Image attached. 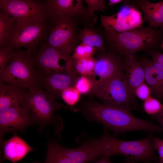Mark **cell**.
Returning <instances> with one entry per match:
<instances>
[{"mask_svg":"<svg viewBox=\"0 0 163 163\" xmlns=\"http://www.w3.org/2000/svg\"><path fill=\"white\" fill-rule=\"evenodd\" d=\"M107 50L99 52L96 59L94 73L90 77L94 85L93 91L102 81L115 75L123 73L122 57L113 50Z\"/></svg>","mask_w":163,"mask_h":163,"instance_id":"cell-15","label":"cell"},{"mask_svg":"<svg viewBox=\"0 0 163 163\" xmlns=\"http://www.w3.org/2000/svg\"><path fill=\"white\" fill-rule=\"evenodd\" d=\"M79 23L75 18H66L49 24L46 42L66 56H71L75 48L80 43L78 38Z\"/></svg>","mask_w":163,"mask_h":163,"instance_id":"cell-8","label":"cell"},{"mask_svg":"<svg viewBox=\"0 0 163 163\" xmlns=\"http://www.w3.org/2000/svg\"><path fill=\"white\" fill-rule=\"evenodd\" d=\"M136 162L135 161L132 160L127 158L125 161L123 163H136Z\"/></svg>","mask_w":163,"mask_h":163,"instance_id":"cell-38","label":"cell"},{"mask_svg":"<svg viewBox=\"0 0 163 163\" xmlns=\"http://www.w3.org/2000/svg\"><path fill=\"white\" fill-rule=\"evenodd\" d=\"M105 139V156L120 155L136 162L149 163L156 157L152 133L139 140L125 141L111 135L105 128L103 132Z\"/></svg>","mask_w":163,"mask_h":163,"instance_id":"cell-5","label":"cell"},{"mask_svg":"<svg viewBox=\"0 0 163 163\" xmlns=\"http://www.w3.org/2000/svg\"><path fill=\"white\" fill-rule=\"evenodd\" d=\"M97 51L95 48L81 43L75 48L71 57L77 60L93 57Z\"/></svg>","mask_w":163,"mask_h":163,"instance_id":"cell-25","label":"cell"},{"mask_svg":"<svg viewBox=\"0 0 163 163\" xmlns=\"http://www.w3.org/2000/svg\"><path fill=\"white\" fill-rule=\"evenodd\" d=\"M152 117L159 123L163 129V117H158L154 115L152 116Z\"/></svg>","mask_w":163,"mask_h":163,"instance_id":"cell-36","label":"cell"},{"mask_svg":"<svg viewBox=\"0 0 163 163\" xmlns=\"http://www.w3.org/2000/svg\"><path fill=\"white\" fill-rule=\"evenodd\" d=\"M107 50H113L122 57L136 55L159 46L163 39V31L143 27L121 33H107L104 31Z\"/></svg>","mask_w":163,"mask_h":163,"instance_id":"cell-2","label":"cell"},{"mask_svg":"<svg viewBox=\"0 0 163 163\" xmlns=\"http://www.w3.org/2000/svg\"><path fill=\"white\" fill-rule=\"evenodd\" d=\"M154 116L158 117H163V111L157 114L154 115Z\"/></svg>","mask_w":163,"mask_h":163,"instance_id":"cell-39","label":"cell"},{"mask_svg":"<svg viewBox=\"0 0 163 163\" xmlns=\"http://www.w3.org/2000/svg\"><path fill=\"white\" fill-rule=\"evenodd\" d=\"M14 49L13 59L0 75V82L28 89L39 87L32 53L28 50Z\"/></svg>","mask_w":163,"mask_h":163,"instance_id":"cell-4","label":"cell"},{"mask_svg":"<svg viewBox=\"0 0 163 163\" xmlns=\"http://www.w3.org/2000/svg\"><path fill=\"white\" fill-rule=\"evenodd\" d=\"M35 67L39 76L51 73L65 72L67 62L69 57L59 50L49 45L44 40L38 50L32 53Z\"/></svg>","mask_w":163,"mask_h":163,"instance_id":"cell-12","label":"cell"},{"mask_svg":"<svg viewBox=\"0 0 163 163\" xmlns=\"http://www.w3.org/2000/svg\"><path fill=\"white\" fill-rule=\"evenodd\" d=\"M152 141L154 147L159 155V163H163V139L153 137Z\"/></svg>","mask_w":163,"mask_h":163,"instance_id":"cell-33","label":"cell"},{"mask_svg":"<svg viewBox=\"0 0 163 163\" xmlns=\"http://www.w3.org/2000/svg\"><path fill=\"white\" fill-rule=\"evenodd\" d=\"M110 157L107 156H102L94 163H112Z\"/></svg>","mask_w":163,"mask_h":163,"instance_id":"cell-35","label":"cell"},{"mask_svg":"<svg viewBox=\"0 0 163 163\" xmlns=\"http://www.w3.org/2000/svg\"><path fill=\"white\" fill-rule=\"evenodd\" d=\"M104 31L107 33H121L142 27L144 23L141 12L134 5L126 4L118 12L106 16L100 14Z\"/></svg>","mask_w":163,"mask_h":163,"instance_id":"cell-10","label":"cell"},{"mask_svg":"<svg viewBox=\"0 0 163 163\" xmlns=\"http://www.w3.org/2000/svg\"><path fill=\"white\" fill-rule=\"evenodd\" d=\"M15 49L9 46L0 48V75L13 59Z\"/></svg>","mask_w":163,"mask_h":163,"instance_id":"cell-27","label":"cell"},{"mask_svg":"<svg viewBox=\"0 0 163 163\" xmlns=\"http://www.w3.org/2000/svg\"><path fill=\"white\" fill-rule=\"evenodd\" d=\"M21 104L31 115L35 124L38 125L40 133L48 126H52L56 132L61 130L56 122L55 113L62 105L40 87L28 89Z\"/></svg>","mask_w":163,"mask_h":163,"instance_id":"cell-3","label":"cell"},{"mask_svg":"<svg viewBox=\"0 0 163 163\" xmlns=\"http://www.w3.org/2000/svg\"><path fill=\"white\" fill-rule=\"evenodd\" d=\"M122 60L124 79L130 91L135 97V89L145 82L143 69L136 55L123 57Z\"/></svg>","mask_w":163,"mask_h":163,"instance_id":"cell-18","label":"cell"},{"mask_svg":"<svg viewBox=\"0 0 163 163\" xmlns=\"http://www.w3.org/2000/svg\"><path fill=\"white\" fill-rule=\"evenodd\" d=\"M123 73L115 75L98 84L93 92L103 103L136 108L135 97L124 80Z\"/></svg>","mask_w":163,"mask_h":163,"instance_id":"cell-7","label":"cell"},{"mask_svg":"<svg viewBox=\"0 0 163 163\" xmlns=\"http://www.w3.org/2000/svg\"><path fill=\"white\" fill-rule=\"evenodd\" d=\"M75 76L64 72H56L39 76L40 86L54 99L60 97L62 92L72 86Z\"/></svg>","mask_w":163,"mask_h":163,"instance_id":"cell-17","label":"cell"},{"mask_svg":"<svg viewBox=\"0 0 163 163\" xmlns=\"http://www.w3.org/2000/svg\"><path fill=\"white\" fill-rule=\"evenodd\" d=\"M45 4L49 23L66 18H75L83 25L96 21L97 17L89 14L82 0H47Z\"/></svg>","mask_w":163,"mask_h":163,"instance_id":"cell-9","label":"cell"},{"mask_svg":"<svg viewBox=\"0 0 163 163\" xmlns=\"http://www.w3.org/2000/svg\"><path fill=\"white\" fill-rule=\"evenodd\" d=\"M94 25H83L78 31V38L80 42L94 47L99 52L104 51L106 45L104 31L96 28Z\"/></svg>","mask_w":163,"mask_h":163,"instance_id":"cell-22","label":"cell"},{"mask_svg":"<svg viewBox=\"0 0 163 163\" xmlns=\"http://www.w3.org/2000/svg\"><path fill=\"white\" fill-rule=\"evenodd\" d=\"M27 91L24 88L0 82V110L20 106Z\"/></svg>","mask_w":163,"mask_h":163,"instance_id":"cell-21","label":"cell"},{"mask_svg":"<svg viewBox=\"0 0 163 163\" xmlns=\"http://www.w3.org/2000/svg\"><path fill=\"white\" fill-rule=\"evenodd\" d=\"M0 142L3 150L2 160H8L13 163L20 161L34 150L16 134L6 141Z\"/></svg>","mask_w":163,"mask_h":163,"instance_id":"cell-19","label":"cell"},{"mask_svg":"<svg viewBox=\"0 0 163 163\" xmlns=\"http://www.w3.org/2000/svg\"><path fill=\"white\" fill-rule=\"evenodd\" d=\"M15 20L4 11H0V48L8 46Z\"/></svg>","mask_w":163,"mask_h":163,"instance_id":"cell-23","label":"cell"},{"mask_svg":"<svg viewBox=\"0 0 163 163\" xmlns=\"http://www.w3.org/2000/svg\"><path fill=\"white\" fill-rule=\"evenodd\" d=\"M50 26L47 21H16L8 46L14 49L24 47L33 53L46 40Z\"/></svg>","mask_w":163,"mask_h":163,"instance_id":"cell-6","label":"cell"},{"mask_svg":"<svg viewBox=\"0 0 163 163\" xmlns=\"http://www.w3.org/2000/svg\"><path fill=\"white\" fill-rule=\"evenodd\" d=\"M161 47L162 48V49L163 50V40L162 41V42L161 44Z\"/></svg>","mask_w":163,"mask_h":163,"instance_id":"cell-40","label":"cell"},{"mask_svg":"<svg viewBox=\"0 0 163 163\" xmlns=\"http://www.w3.org/2000/svg\"><path fill=\"white\" fill-rule=\"evenodd\" d=\"M87 5V10L89 14L93 16H95L94 12L101 11H105L107 8L106 1L104 0H85Z\"/></svg>","mask_w":163,"mask_h":163,"instance_id":"cell-31","label":"cell"},{"mask_svg":"<svg viewBox=\"0 0 163 163\" xmlns=\"http://www.w3.org/2000/svg\"><path fill=\"white\" fill-rule=\"evenodd\" d=\"M143 107L147 114L152 116L163 111V105L152 95L144 101Z\"/></svg>","mask_w":163,"mask_h":163,"instance_id":"cell-26","label":"cell"},{"mask_svg":"<svg viewBox=\"0 0 163 163\" xmlns=\"http://www.w3.org/2000/svg\"><path fill=\"white\" fill-rule=\"evenodd\" d=\"M0 8L16 21H47L45 2L31 0H0Z\"/></svg>","mask_w":163,"mask_h":163,"instance_id":"cell-11","label":"cell"},{"mask_svg":"<svg viewBox=\"0 0 163 163\" xmlns=\"http://www.w3.org/2000/svg\"><path fill=\"white\" fill-rule=\"evenodd\" d=\"M73 59L77 73L88 77L92 76L96 62V59L93 57L78 60Z\"/></svg>","mask_w":163,"mask_h":163,"instance_id":"cell-24","label":"cell"},{"mask_svg":"<svg viewBox=\"0 0 163 163\" xmlns=\"http://www.w3.org/2000/svg\"><path fill=\"white\" fill-rule=\"evenodd\" d=\"M152 57V60L163 67V53L155 50H150L146 51Z\"/></svg>","mask_w":163,"mask_h":163,"instance_id":"cell-34","label":"cell"},{"mask_svg":"<svg viewBox=\"0 0 163 163\" xmlns=\"http://www.w3.org/2000/svg\"><path fill=\"white\" fill-rule=\"evenodd\" d=\"M134 95L144 101L152 95L150 88L145 82L136 88L134 91Z\"/></svg>","mask_w":163,"mask_h":163,"instance_id":"cell-32","label":"cell"},{"mask_svg":"<svg viewBox=\"0 0 163 163\" xmlns=\"http://www.w3.org/2000/svg\"><path fill=\"white\" fill-rule=\"evenodd\" d=\"M0 163H2V161H0Z\"/></svg>","mask_w":163,"mask_h":163,"instance_id":"cell-41","label":"cell"},{"mask_svg":"<svg viewBox=\"0 0 163 163\" xmlns=\"http://www.w3.org/2000/svg\"><path fill=\"white\" fill-rule=\"evenodd\" d=\"M47 143L73 163H88L104 156L103 142L101 136L84 142L75 148L63 147L52 140H50Z\"/></svg>","mask_w":163,"mask_h":163,"instance_id":"cell-13","label":"cell"},{"mask_svg":"<svg viewBox=\"0 0 163 163\" xmlns=\"http://www.w3.org/2000/svg\"><path fill=\"white\" fill-rule=\"evenodd\" d=\"M122 1V0H109L108 5L110 6H112Z\"/></svg>","mask_w":163,"mask_h":163,"instance_id":"cell-37","label":"cell"},{"mask_svg":"<svg viewBox=\"0 0 163 163\" xmlns=\"http://www.w3.org/2000/svg\"><path fill=\"white\" fill-rule=\"evenodd\" d=\"M134 2L144 13V22L147 21L149 27H159L163 31V1L152 3L147 0H138Z\"/></svg>","mask_w":163,"mask_h":163,"instance_id":"cell-20","label":"cell"},{"mask_svg":"<svg viewBox=\"0 0 163 163\" xmlns=\"http://www.w3.org/2000/svg\"><path fill=\"white\" fill-rule=\"evenodd\" d=\"M47 151L44 163H73L47 144Z\"/></svg>","mask_w":163,"mask_h":163,"instance_id":"cell-30","label":"cell"},{"mask_svg":"<svg viewBox=\"0 0 163 163\" xmlns=\"http://www.w3.org/2000/svg\"><path fill=\"white\" fill-rule=\"evenodd\" d=\"M85 111L92 120L102 124L111 130L114 136L133 131L163 132L161 126L147 120L138 118L129 108L105 103H94L87 104Z\"/></svg>","mask_w":163,"mask_h":163,"instance_id":"cell-1","label":"cell"},{"mask_svg":"<svg viewBox=\"0 0 163 163\" xmlns=\"http://www.w3.org/2000/svg\"><path fill=\"white\" fill-rule=\"evenodd\" d=\"M35 124L29 113L23 107L18 106L0 110V138L6 133L24 132L31 125Z\"/></svg>","mask_w":163,"mask_h":163,"instance_id":"cell-14","label":"cell"},{"mask_svg":"<svg viewBox=\"0 0 163 163\" xmlns=\"http://www.w3.org/2000/svg\"><path fill=\"white\" fill-rule=\"evenodd\" d=\"M74 87L80 94H86L93 91L94 85L90 77L81 76L76 79Z\"/></svg>","mask_w":163,"mask_h":163,"instance_id":"cell-28","label":"cell"},{"mask_svg":"<svg viewBox=\"0 0 163 163\" xmlns=\"http://www.w3.org/2000/svg\"><path fill=\"white\" fill-rule=\"evenodd\" d=\"M137 60L143 69L145 81L152 96L159 101L163 99V67L145 57Z\"/></svg>","mask_w":163,"mask_h":163,"instance_id":"cell-16","label":"cell"},{"mask_svg":"<svg viewBox=\"0 0 163 163\" xmlns=\"http://www.w3.org/2000/svg\"><path fill=\"white\" fill-rule=\"evenodd\" d=\"M80 93L73 86L63 91L60 97L67 104L70 106L75 105L79 101Z\"/></svg>","mask_w":163,"mask_h":163,"instance_id":"cell-29","label":"cell"}]
</instances>
